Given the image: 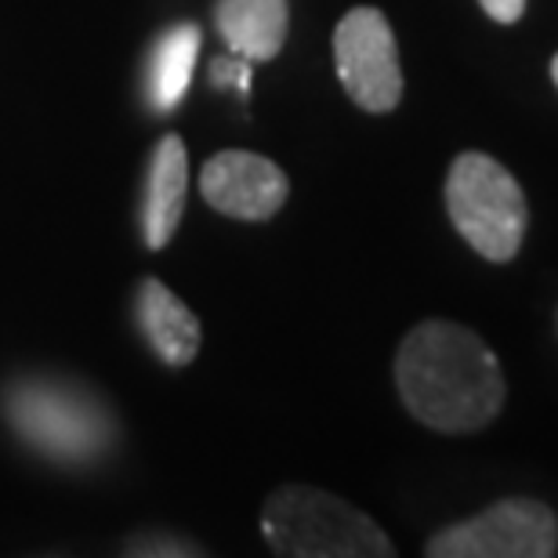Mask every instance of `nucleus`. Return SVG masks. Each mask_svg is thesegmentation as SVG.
<instances>
[{
  "label": "nucleus",
  "instance_id": "nucleus-4",
  "mask_svg": "<svg viewBox=\"0 0 558 558\" xmlns=\"http://www.w3.org/2000/svg\"><path fill=\"white\" fill-rule=\"evenodd\" d=\"M8 417L40 453L87 461L113 439V417L92 396L59 381H22L8 392Z\"/></svg>",
  "mask_w": 558,
  "mask_h": 558
},
{
  "label": "nucleus",
  "instance_id": "nucleus-10",
  "mask_svg": "<svg viewBox=\"0 0 558 558\" xmlns=\"http://www.w3.org/2000/svg\"><path fill=\"white\" fill-rule=\"evenodd\" d=\"M215 22L232 54L247 62H269L287 44L290 8L287 0H218Z\"/></svg>",
  "mask_w": 558,
  "mask_h": 558
},
{
  "label": "nucleus",
  "instance_id": "nucleus-2",
  "mask_svg": "<svg viewBox=\"0 0 558 558\" xmlns=\"http://www.w3.org/2000/svg\"><path fill=\"white\" fill-rule=\"evenodd\" d=\"M265 544L287 558H392L388 533L349 500L316 486H279L262 508Z\"/></svg>",
  "mask_w": 558,
  "mask_h": 558
},
{
  "label": "nucleus",
  "instance_id": "nucleus-11",
  "mask_svg": "<svg viewBox=\"0 0 558 558\" xmlns=\"http://www.w3.org/2000/svg\"><path fill=\"white\" fill-rule=\"evenodd\" d=\"M196 54H199V29L193 22L174 26L156 44L153 62H149V98L160 113L182 102V95L189 92V81H193V70H196Z\"/></svg>",
  "mask_w": 558,
  "mask_h": 558
},
{
  "label": "nucleus",
  "instance_id": "nucleus-7",
  "mask_svg": "<svg viewBox=\"0 0 558 558\" xmlns=\"http://www.w3.org/2000/svg\"><path fill=\"white\" fill-rule=\"evenodd\" d=\"M199 193L215 210L240 221H265L287 204V174L258 153L229 149L210 156L199 174Z\"/></svg>",
  "mask_w": 558,
  "mask_h": 558
},
{
  "label": "nucleus",
  "instance_id": "nucleus-9",
  "mask_svg": "<svg viewBox=\"0 0 558 558\" xmlns=\"http://www.w3.org/2000/svg\"><path fill=\"white\" fill-rule=\"evenodd\" d=\"M138 323L156 355L167 366H189L196 360L204 330L196 312L185 305L174 290H167L160 279H142L138 287Z\"/></svg>",
  "mask_w": 558,
  "mask_h": 558
},
{
  "label": "nucleus",
  "instance_id": "nucleus-14",
  "mask_svg": "<svg viewBox=\"0 0 558 558\" xmlns=\"http://www.w3.org/2000/svg\"><path fill=\"white\" fill-rule=\"evenodd\" d=\"M551 81H555V87H558V54L551 59Z\"/></svg>",
  "mask_w": 558,
  "mask_h": 558
},
{
  "label": "nucleus",
  "instance_id": "nucleus-12",
  "mask_svg": "<svg viewBox=\"0 0 558 558\" xmlns=\"http://www.w3.org/2000/svg\"><path fill=\"white\" fill-rule=\"evenodd\" d=\"M251 65L247 59H240V54H226V59H215L210 62V81H215L218 87H240V95L251 92Z\"/></svg>",
  "mask_w": 558,
  "mask_h": 558
},
{
  "label": "nucleus",
  "instance_id": "nucleus-3",
  "mask_svg": "<svg viewBox=\"0 0 558 558\" xmlns=\"http://www.w3.org/2000/svg\"><path fill=\"white\" fill-rule=\"evenodd\" d=\"M446 210L461 236L486 262L505 265L526 236V193L505 163L486 153H461L446 174Z\"/></svg>",
  "mask_w": 558,
  "mask_h": 558
},
{
  "label": "nucleus",
  "instance_id": "nucleus-8",
  "mask_svg": "<svg viewBox=\"0 0 558 558\" xmlns=\"http://www.w3.org/2000/svg\"><path fill=\"white\" fill-rule=\"evenodd\" d=\"M185 189H189L185 145L178 135H167L153 149L149 182H145L142 226H145V243H149L153 251H160L174 240L178 221H182V210H185Z\"/></svg>",
  "mask_w": 558,
  "mask_h": 558
},
{
  "label": "nucleus",
  "instance_id": "nucleus-5",
  "mask_svg": "<svg viewBox=\"0 0 558 558\" xmlns=\"http://www.w3.org/2000/svg\"><path fill=\"white\" fill-rule=\"evenodd\" d=\"M428 558H551L558 555V519L530 497L497 500L478 515L439 530L424 548Z\"/></svg>",
  "mask_w": 558,
  "mask_h": 558
},
{
  "label": "nucleus",
  "instance_id": "nucleus-1",
  "mask_svg": "<svg viewBox=\"0 0 558 558\" xmlns=\"http://www.w3.org/2000/svg\"><path fill=\"white\" fill-rule=\"evenodd\" d=\"M396 385L403 407L442 435L483 432L505 410V374L475 330L428 319L399 344Z\"/></svg>",
  "mask_w": 558,
  "mask_h": 558
},
{
  "label": "nucleus",
  "instance_id": "nucleus-6",
  "mask_svg": "<svg viewBox=\"0 0 558 558\" xmlns=\"http://www.w3.org/2000/svg\"><path fill=\"white\" fill-rule=\"evenodd\" d=\"M333 62L341 87L366 113H392L403 98L399 44L377 8H352L333 29Z\"/></svg>",
  "mask_w": 558,
  "mask_h": 558
},
{
  "label": "nucleus",
  "instance_id": "nucleus-13",
  "mask_svg": "<svg viewBox=\"0 0 558 558\" xmlns=\"http://www.w3.org/2000/svg\"><path fill=\"white\" fill-rule=\"evenodd\" d=\"M483 11L500 26H511V22L522 19V11H526V0H478Z\"/></svg>",
  "mask_w": 558,
  "mask_h": 558
}]
</instances>
